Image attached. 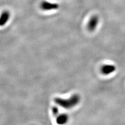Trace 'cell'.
I'll use <instances>...</instances> for the list:
<instances>
[{
    "mask_svg": "<svg viewBox=\"0 0 125 125\" xmlns=\"http://www.w3.org/2000/svg\"><path fill=\"white\" fill-rule=\"evenodd\" d=\"M54 102L61 107L66 109H69L77 106L80 103V96L77 94H75L68 99L56 97L54 99Z\"/></svg>",
    "mask_w": 125,
    "mask_h": 125,
    "instance_id": "cell-1",
    "label": "cell"
},
{
    "mask_svg": "<svg viewBox=\"0 0 125 125\" xmlns=\"http://www.w3.org/2000/svg\"><path fill=\"white\" fill-rule=\"evenodd\" d=\"M41 9L43 10H56L59 8V5L57 3H51L47 1H43L40 4Z\"/></svg>",
    "mask_w": 125,
    "mask_h": 125,
    "instance_id": "cell-2",
    "label": "cell"
},
{
    "mask_svg": "<svg viewBox=\"0 0 125 125\" xmlns=\"http://www.w3.org/2000/svg\"><path fill=\"white\" fill-rule=\"evenodd\" d=\"M99 18L97 15H93L91 17L88 23V29L90 31H94L98 26Z\"/></svg>",
    "mask_w": 125,
    "mask_h": 125,
    "instance_id": "cell-3",
    "label": "cell"
},
{
    "mask_svg": "<svg viewBox=\"0 0 125 125\" xmlns=\"http://www.w3.org/2000/svg\"><path fill=\"white\" fill-rule=\"evenodd\" d=\"M116 69V66L114 65H111V64H107L104 65L101 69V73H102L103 75H108L109 74H111L113 73H114Z\"/></svg>",
    "mask_w": 125,
    "mask_h": 125,
    "instance_id": "cell-4",
    "label": "cell"
},
{
    "mask_svg": "<svg viewBox=\"0 0 125 125\" xmlns=\"http://www.w3.org/2000/svg\"><path fill=\"white\" fill-rule=\"evenodd\" d=\"M10 14L9 11H4L0 16V26H4L10 18Z\"/></svg>",
    "mask_w": 125,
    "mask_h": 125,
    "instance_id": "cell-5",
    "label": "cell"
},
{
    "mask_svg": "<svg viewBox=\"0 0 125 125\" xmlns=\"http://www.w3.org/2000/svg\"><path fill=\"white\" fill-rule=\"evenodd\" d=\"M69 119L68 115L63 114L58 115L56 118V123L59 125H64L67 123Z\"/></svg>",
    "mask_w": 125,
    "mask_h": 125,
    "instance_id": "cell-6",
    "label": "cell"
},
{
    "mask_svg": "<svg viewBox=\"0 0 125 125\" xmlns=\"http://www.w3.org/2000/svg\"><path fill=\"white\" fill-rule=\"evenodd\" d=\"M52 112L54 116H56L58 115V113H59V109L57 107L54 106L52 108Z\"/></svg>",
    "mask_w": 125,
    "mask_h": 125,
    "instance_id": "cell-7",
    "label": "cell"
}]
</instances>
